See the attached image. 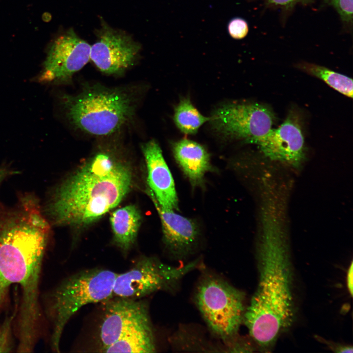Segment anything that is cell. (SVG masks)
Here are the masks:
<instances>
[{"label":"cell","mask_w":353,"mask_h":353,"mask_svg":"<svg viewBox=\"0 0 353 353\" xmlns=\"http://www.w3.org/2000/svg\"><path fill=\"white\" fill-rule=\"evenodd\" d=\"M173 149L176 161L191 184L194 186L202 185L205 174L211 169L207 150L187 139L176 142Z\"/></svg>","instance_id":"9a60e30c"},{"label":"cell","mask_w":353,"mask_h":353,"mask_svg":"<svg viewBox=\"0 0 353 353\" xmlns=\"http://www.w3.org/2000/svg\"><path fill=\"white\" fill-rule=\"evenodd\" d=\"M313 0H264L265 3L270 6L277 7L288 10L292 8L298 3L308 4Z\"/></svg>","instance_id":"603a6c76"},{"label":"cell","mask_w":353,"mask_h":353,"mask_svg":"<svg viewBox=\"0 0 353 353\" xmlns=\"http://www.w3.org/2000/svg\"><path fill=\"white\" fill-rule=\"evenodd\" d=\"M91 46L72 28L51 44L38 79L43 82H64L90 60Z\"/></svg>","instance_id":"30bf717a"},{"label":"cell","mask_w":353,"mask_h":353,"mask_svg":"<svg viewBox=\"0 0 353 353\" xmlns=\"http://www.w3.org/2000/svg\"><path fill=\"white\" fill-rule=\"evenodd\" d=\"M297 67L303 71L321 79L342 94L350 98H353L352 78L325 67L313 63H301L298 64Z\"/></svg>","instance_id":"ac0fdd59"},{"label":"cell","mask_w":353,"mask_h":353,"mask_svg":"<svg viewBox=\"0 0 353 353\" xmlns=\"http://www.w3.org/2000/svg\"><path fill=\"white\" fill-rule=\"evenodd\" d=\"M254 144L270 159L293 167H298L304 158L303 136L294 114H289L277 128H272Z\"/></svg>","instance_id":"7c38bea8"},{"label":"cell","mask_w":353,"mask_h":353,"mask_svg":"<svg viewBox=\"0 0 353 353\" xmlns=\"http://www.w3.org/2000/svg\"><path fill=\"white\" fill-rule=\"evenodd\" d=\"M147 192L159 215L164 242L169 252L176 258L187 256L197 242L199 230L197 224L191 219L176 213L174 210L161 206L150 189Z\"/></svg>","instance_id":"4fadbf2b"},{"label":"cell","mask_w":353,"mask_h":353,"mask_svg":"<svg viewBox=\"0 0 353 353\" xmlns=\"http://www.w3.org/2000/svg\"><path fill=\"white\" fill-rule=\"evenodd\" d=\"M156 349L152 326L150 325L133 329L102 353H154Z\"/></svg>","instance_id":"e0dca14e"},{"label":"cell","mask_w":353,"mask_h":353,"mask_svg":"<svg viewBox=\"0 0 353 353\" xmlns=\"http://www.w3.org/2000/svg\"><path fill=\"white\" fill-rule=\"evenodd\" d=\"M104 302L99 327L98 352H102L133 329L151 325L149 306L144 301L115 297Z\"/></svg>","instance_id":"8fae6325"},{"label":"cell","mask_w":353,"mask_h":353,"mask_svg":"<svg viewBox=\"0 0 353 353\" xmlns=\"http://www.w3.org/2000/svg\"><path fill=\"white\" fill-rule=\"evenodd\" d=\"M279 204L274 197L263 198L256 252L258 282L243 320L251 338L266 351L294 315L292 262Z\"/></svg>","instance_id":"6da1fadb"},{"label":"cell","mask_w":353,"mask_h":353,"mask_svg":"<svg viewBox=\"0 0 353 353\" xmlns=\"http://www.w3.org/2000/svg\"><path fill=\"white\" fill-rule=\"evenodd\" d=\"M11 173V171L4 167H0V184Z\"/></svg>","instance_id":"484cf974"},{"label":"cell","mask_w":353,"mask_h":353,"mask_svg":"<svg viewBox=\"0 0 353 353\" xmlns=\"http://www.w3.org/2000/svg\"><path fill=\"white\" fill-rule=\"evenodd\" d=\"M50 231L41 208L31 203L18 204L0 219V305L10 286L19 284L18 346L23 349L35 343L40 274Z\"/></svg>","instance_id":"7a4b0ae2"},{"label":"cell","mask_w":353,"mask_h":353,"mask_svg":"<svg viewBox=\"0 0 353 353\" xmlns=\"http://www.w3.org/2000/svg\"><path fill=\"white\" fill-rule=\"evenodd\" d=\"M142 150L146 163L148 184L154 198L161 206L177 210L174 181L159 145L151 140L143 144Z\"/></svg>","instance_id":"5bb4252c"},{"label":"cell","mask_w":353,"mask_h":353,"mask_svg":"<svg viewBox=\"0 0 353 353\" xmlns=\"http://www.w3.org/2000/svg\"><path fill=\"white\" fill-rule=\"evenodd\" d=\"M324 2L332 6L338 13L342 22L348 25L353 24V0H323Z\"/></svg>","instance_id":"ffe728a7"},{"label":"cell","mask_w":353,"mask_h":353,"mask_svg":"<svg viewBox=\"0 0 353 353\" xmlns=\"http://www.w3.org/2000/svg\"><path fill=\"white\" fill-rule=\"evenodd\" d=\"M227 30L232 38L237 40L242 39L245 37L248 33V24L242 18H234L229 22Z\"/></svg>","instance_id":"44dd1931"},{"label":"cell","mask_w":353,"mask_h":353,"mask_svg":"<svg viewBox=\"0 0 353 353\" xmlns=\"http://www.w3.org/2000/svg\"><path fill=\"white\" fill-rule=\"evenodd\" d=\"M194 300L209 330L224 344L238 336L246 308L243 291L206 273L197 285Z\"/></svg>","instance_id":"8992f818"},{"label":"cell","mask_w":353,"mask_h":353,"mask_svg":"<svg viewBox=\"0 0 353 353\" xmlns=\"http://www.w3.org/2000/svg\"><path fill=\"white\" fill-rule=\"evenodd\" d=\"M210 118L202 115L188 98L181 100L175 109L174 120L178 129L186 134L196 133Z\"/></svg>","instance_id":"d6986e66"},{"label":"cell","mask_w":353,"mask_h":353,"mask_svg":"<svg viewBox=\"0 0 353 353\" xmlns=\"http://www.w3.org/2000/svg\"><path fill=\"white\" fill-rule=\"evenodd\" d=\"M353 263H352L349 268L347 277V286L350 294L352 295L353 294Z\"/></svg>","instance_id":"d4e9b609"},{"label":"cell","mask_w":353,"mask_h":353,"mask_svg":"<svg viewBox=\"0 0 353 353\" xmlns=\"http://www.w3.org/2000/svg\"><path fill=\"white\" fill-rule=\"evenodd\" d=\"M117 275L111 270L101 268L82 270L64 279L51 292L47 311L52 324L50 341L53 351L60 352L64 328L80 308L112 298Z\"/></svg>","instance_id":"5b68a950"},{"label":"cell","mask_w":353,"mask_h":353,"mask_svg":"<svg viewBox=\"0 0 353 353\" xmlns=\"http://www.w3.org/2000/svg\"><path fill=\"white\" fill-rule=\"evenodd\" d=\"M61 105L74 126L96 136L111 134L133 117V98L124 90L95 86L76 96L65 95Z\"/></svg>","instance_id":"277c9868"},{"label":"cell","mask_w":353,"mask_h":353,"mask_svg":"<svg viewBox=\"0 0 353 353\" xmlns=\"http://www.w3.org/2000/svg\"><path fill=\"white\" fill-rule=\"evenodd\" d=\"M13 317L7 318L0 328V353L9 352L11 349V332Z\"/></svg>","instance_id":"7402d4cb"},{"label":"cell","mask_w":353,"mask_h":353,"mask_svg":"<svg viewBox=\"0 0 353 353\" xmlns=\"http://www.w3.org/2000/svg\"><path fill=\"white\" fill-rule=\"evenodd\" d=\"M129 166L108 152L91 158L57 189L47 208L59 226H84L116 207L129 192Z\"/></svg>","instance_id":"3957f363"},{"label":"cell","mask_w":353,"mask_h":353,"mask_svg":"<svg viewBox=\"0 0 353 353\" xmlns=\"http://www.w3.org/2000/svg\"><path fill=\"white\" fill-rule=\"evenodd\" d=\"M110 220L114 241L126 253L136 240L141 221L140 213L134 205H128L115 210Z\"/></svg>","instance_id":"2e32d148"},{"label":"cell","mask_w":353,"mask_h":353,"mask_svg":"<svg viewBox=\"0 0 353 353\" xmlns=\"http://www.w3.org/2000/svg\"><path fill=\"white\" fill-rule=\"evenodd\" d=\"M274 116L266 106L256 103H231L218 108L210 120L221 133L254 143L271 129Z\"/></svg>","instance_id":"ba28073f"},{"label":"cell","mask_w":353,"mask_h":353,"mask_svg":"<svg viewBox=\"0 0 353 353\" xmlns=\"http://www.w3.org/2000/svg\"><path fill=\"white\" fill-rule=\"evenodd\" d=\"M96 35V41L91 46L90 60L101 72L120 75L133 65L141 47L131 35L112 28L102 19Z\"/></svg>","instance_id":"9c48e42d"},{"label":"cell","mask_w":353,"mask_h":353,"mask_svg":"<svg viewBox=\"0 0 353 353\" xmlns=\"http://www.w3.org/2000/svg\"><path fill=\"white\" fill-rule=\"evenodd\" d=\"M325 342L329 348L335 353H341L353 352V347L352 346L340 344L327 341H325Z\"/></svg>","instance_id":"cb8c5ba5"},{"label":"cell","mask_w":353,"mask_h":353,"mask_svg":"<svg viewBox=\"0 0 353 353\" xmlns=\"http://www.w3.org/2000/svg\"><path fill=\"white\" fill-rule=\"evenodd\" d=\"M200 258L184 265L172 266L154 257H143L128 271L118 274L112 298L138 299L154 292L176 290L181 279L190 272L202 269Z\"/></svg>","instance_id":"52a82bcc"}]
</instances>
